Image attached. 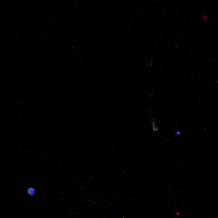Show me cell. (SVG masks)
<instances>
[{"mask_svg": "<svg viewBox=\"0 0 218 218\" xmlns=\"http://www.w3.org/2000/svg\"><path fill=\"white\" fill-rule=\"evenodd\" d=\"M28 193L30 195L33 196L35 193V190L34 188H30L28 189Z\"/></svg>", "mask_w": 218, "mask_h": 218, "instance_id": "obj_1", "label": "cell"}]
</instances>
